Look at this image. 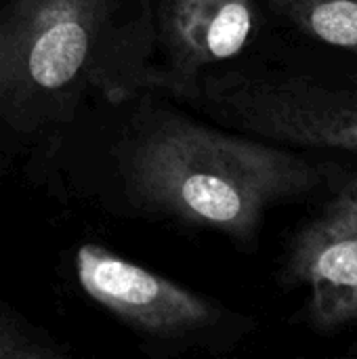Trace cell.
Returning <instances> with one entry per match:
<instances>
[{"instance_id":"obj_1","label":"cell","mask_w":357,"mask_h":359,"mask_svg":"<svg viewBox=\"0 0 357 359\" xmlns=\"http://www.w3.org/2000/svg\"><path fill=\"white\" fill-rule=\"evenodd\" d=\"M130 189L151 210L250 242L265 210L320 172L301 156L185 120L151 128L130 156Z\"/></svg>"},{"instance_id":"obj_4","label":"cell","mask_w":357,"mask_h":359,"mask_svg":"<svg viewBox=\"0 0 357 359\" xmlns=\"http://www.w3.org/2000/svg\"><path fill=\"white\" fill-rule=\"evenodd\" d=\"M76 276L82 290L124 324L160 339L191 337L210 328L217 307L99 244H82L76 252Z\"/></svg>"},{"instance_id":"obj_2","label":"cell","mask_w":357,"mask_h":359,"mask_svg":"<svg viewBox=\"0 0 357 359\" xmlns=\"http://www.w3.org/2000/svg\"><path fill=\"white\" fill-rule=\"evenodd\" d=\"M118 0H6L0 8V120L36 130L67 116Z\"/></svg>"},{"instance_id":"obj_8","label":"cell","mask_w":357,"mask_h":359,"mask_svg":"<svg viewBox=\"0 0 357 359\" xmlns=\"http://www.w3.org/2000/svg\"><path fill=\"white\" fill-rule=\"evenodd\" d=\"M65 351L36 332L17 313L0 307V359H61Z\"/></svg>"},{"instance_id":"obj_3","label":"cell","mask_w":357,"mask_h":359,"mask_svg":"<svg viewBox=\"0 0 357 359\" xmlns=\"http://www.w3.org/2000/svg\"><path fill=\"white\" fill-rule=\"evenodd\" d=\"M200 95L259 137L357 154V88L309 78H208Z\"/></svg>"},{"instance_id":"obj_7","label":"cell","mask_w":357,"mask_h":359,"mask_svg":"<svg viewBox=\"0 0 357 359\" xmlns=\"http://www.w3.org/2000/svg\"><path fill=\"white\" fill-rule=\"evenodd\" d=\"M292 25L330 46L357 53V0H269Z\"/></svg>"},{"instance_id":"obj_6","label":"cell","mask_w":357,"mask_h":359,"mask_svg":"<svg viewBox=\"0 0 357 359\" xmlns=\"http://www.w3.org/2000/svg\"><path fill=\"white\" fill-rule=\"evenodd\" d=\"M255 29L252 0H162V67L151 82L183 97H198L200 72L242 53Z\"/></svg>"},{"instance_id":"obj_5","label":"cell","mask_w":357,"mask_h":359,"mask_svg":"<svg viewBox=\"0 0 357 359\" xmlns=\"http://www.w3.org/2000/svg\"><path fill=\"white\" fill-rule=\"evenodd\" d=\"M284 280L307 286L314 328L335 332L357 322V177L292 240Z\"/></svg>"}]
</instances>
